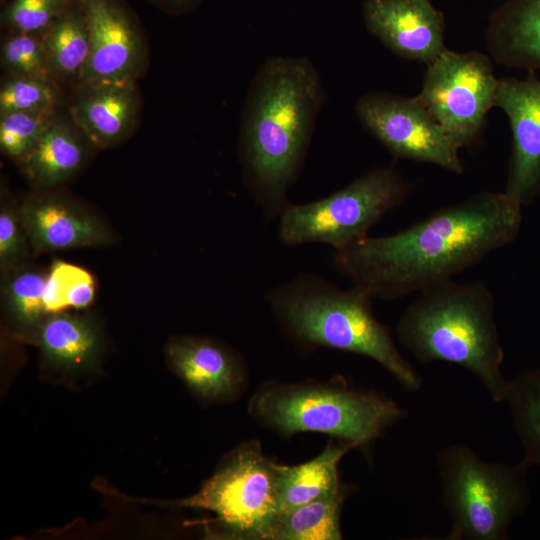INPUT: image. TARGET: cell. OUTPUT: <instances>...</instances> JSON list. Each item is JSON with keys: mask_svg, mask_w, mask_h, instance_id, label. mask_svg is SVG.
<instances>
[{"mask_svg": "<svg viewBox=\"0 0 540 540\" xmlns=\"http://www.w3.org/2000/svg\"><path fill=\"white\" fill-rule=\"evenodd\" d=\"M69 0H12L5 11L11 33L42 35L68 9Z\"/></svg>", "mask_w": 540, "mask_h": 540, "instance_id": "obj_30", "label": "cell"}, {"mask_svg": "<svg viewBox=\"0 0 540 540\" xmlns=\"http://www.w3.org/2000/svg\"><path fill=\"white\" fill-rule=\"evenodd\" d=\"M498 80L486 54L446 49L427 65L417 97L461 149L479 139Z\"/></svg>", "mask_w": 540, "mask_h": 540, "instance_id": "obj_9", "label": "cell"}, {"mask_svg": "<svg viewBox=\"0 0 540 540\" xmlns=\"http://www.w3.org/2000/svg\"><path fill=\"white\" fill-rule=\"evenodd\" d=\"M30 255H32L31 247L21 221L19 204L2 188L0 202L1 276L28 261Z\"/></svg>", "mask_w": 540, "mask_h": 540, "instance_id": "obj_29", "label": "cell"}, {"mask_svg": "<svg viewBox=\"0 0 540 540\" xmlns=\"http://www.w3.org/2000/svg\"><path fill=\"white\" fill-rule=\"evenodd\" d=\"M351 445L330 443L312 460L285 466L276 463V488L279 515L342 489L338 464Z\"/></svg>", "mask_w": 540, "mask_h": 540, "instance_id": "obj_20", "label": "cell"}, {"mask_svg": "<svg viewBox=\"0 0 540 540\" xmlns=\"http://www.w3.org/2000/svg\"><path fill=\"white\" fill-rule=\"evenodd\" d=\"M266 300L281 328L298 344L363 355L406 389H420L422 378L396 347L389 327L375 317L373 299L360 289H342L301 273L272 288Z\"/></svg>", "mask_w": 540, "mask_h": 540, "instance_id": "obj_4", "label": "cell"}, {"mask_svg": "<svg viewBox=\"0 0 540 540\" xmlns=\"http://www.w3.org/2000/svg\"><path fill=\"white\" fill-rule=\"evenodd\" d=\"M58 109L12 112L0 115L2 153L21 165L57 114Z\"/></svg>", "mask_w": 540, "mask_h": 540, "instance_id": "obj_26", "label": "cell"}, {"mask_svg": "<svg viewBox=\"0 0 540 540\" xmlns=\"http://www.w3.org/2000/svg\"><path fill=\"white\" fill-rule=\"evenodd\" d=\"M166 354L177 375L205 399H228L245 382L246 368L241 357L212 339L175 337L168 343Z\"/></svg>", "mask_w": 540, "mask_h": 540, "instance_id": "obj_16", "label": "cell"}, {"mask_svg": "<svg viewBox=\"0 0 540 540\" xmlns=\"http://www.w3.org/2000/svg\"><path fill=\"white\" fill-rule=\"evenodd\" d=\"M363 16L369 32L404 59L429 65L447 49L443 15L430 0H367Z\"/></svg>", "mask_w": 540, "mask_h": 540, "instance_id": "obj_14", "label": "cell"}, {"mask_svg": "<svg viewBox=\"0 0 540 540\" xmlns=\"http://www.w3.org/2000/svg\"><path fill=\"white\" fill-rule=\"evenodd\" d=\"M252 415L283 435L317 432L353 448L368 445L406 412L392 399L343 385L268 384L251 399Z\"/></svg>", "mask_w": 540, "mask_h": 540, "instance_id": "obj_5", "label": "cell"}, {"mask_svg": "<svg viewBox=\"0 0 540 540\" xmlns=\"http://www.w3.org/2000/svg\"><path fill=\"white\" fill-rule=\"evenodd\" d=\"M96 285L86 269L63 260H54L47 270L44 304L48 314L67 308L84 309L94 300Z\"/></svg>", "mask_w": 540, "mask_h": 540, "instance_id": "obj_25", "label": "cell"}, {"mask_svg": "<svg viewBox=\"0 0 540 540\" xmlns=\"http://www.w3.org/2000/svg\"><path fill=\"white\" fill-rule=\"evenodd\" d=\"M486 46L498 64L540 69V0H509L503 5L491 20Z\"/></svg>", "mask_w": 540, "mask_h": 540, "instance_id": "obj_18", "label": "cell"}, {"mask_svg": "<svg viewBox=\"0 0 540 540\" xmlns=\"http://www.w3.org/2000/svg\"><path fill=\"white\" fill-rule=\"evenodd\" d=\"M32 255L115 245L117 235L98 214L76 199L53 190H37L19 204Z\"/></svg>", "mask_w": 540, "mask_h": 540, "instance_id": "obj_11", "label": "cell"}, {"mask_svg": "<svg viewBox=\"0 0 540 540\" xmlns=\"http://www.w3.org/2000/svg\"><path fill=\"white\" fill-rule=\"evenodd\" d=\"M344 490L301 505L275 520L269 540H339Z\"/></svg>", "mask_w": 540, "mask_h": 540, "instance_id": "obj_22", "label": "cell"}, {"mask_svg": "<svg viewBox=\"0 0 540 540\" xmlns=\"http://www.w3.org/2000/svg\"><path fill=\"white\" fill-rule=\"evenodd\" d=\"M52 79L77 85L90 54V33L82 9H67L42 35Z\"/></svg>", "mask_w": 540, "mask_h": 540, "instance_id": "obj_21", "label": "cell"}, {"mask_svg": "<svg viewBox=\"0 0 540 540\" xmlns=\"http://www.w3.org/2000/svg\"><path fill=\"white\" fill-rule=\"evenodd\" d=\"M324 101L318 72L303 57L267 59L251 84L242 118L239 159L246 190L269 219L290 203Z\"/></svg>", "mask_w": 540, "mask_h": 540, "instance_id": "obj_2", "label": "cell"}, {"mask_svg": "<svg viewBox=\"0 0 540 540\" xmlns=\"http://www.w3.org/2000/svg\"><path fill=\"white\" fill-rule=\"evenodd\" d=\"M1 67L6 74L53 80L41 35L10 33L1 45Z\"/></svg>", "mask_w": 540, "mask_h": 540, "instance_id": "obj_28", "label": "cell"}, {"mask_svg": "<svg viewBox=\"0 0 540 540\" xmlns=\"http://www.w3.org/2000/svg\"><path fill=\"white\" fill-rule=\"evenodd\" d=\"M504 401L524 451L522 461L540 466V367L509 380Z\"/></svg>", "mask_w": 540, "mask_h": 540, "instance_id": "obj_24", "label": "cell"}, {"mask_svg": "<svg viewBox=\"0 0 540 540\" xmlns=\"http://www.w3.org/2000/svg\"><path fill=\"white\" fill-rule=\"evenodd\" d=\"M441 503L451 518L447 540H505L529 502L528 466L485 461L465 445L439 451Z\"/></svg>", "mask_w": 540, "mask_h": 540, "instance_id": "obj_6", "label": "cell"}, {"mask_svg": "<svg viewBox=\"0 0 540 540\" xmlns=\"http://www.w3.org/2000/svg\"><path fill=\"white\" fill-rule=\"evenodd\" d=\"M355 110L363 127L395 158L463 173L460 148L417 96L370 92L359 97Z\"/></svg>", "mask_w": 540, "mask_h": 540, "instance_id": "obj_10", "label": "cell"}, {"mask_svg": "<svg viewBox=\"0 0 540 540\" xmlns=\"http://www.w3.org/2000/svg\"><path fill=\"white\" fill-rule=\"evenodd\" d=\"M174 1H182V0H174Z\"/></svg>", "mask_w": 540, "mask_h": 540, "instance_id": "obj_31", "label": "cell"}, {"mask_svg": "<svg viewBox=\"0 0 540 540\" xmlns=\"http://www.w3.org/2000/svg\"><path fill=\"white\" fill-rule=\"evenodd\" d=\"M410 184L393 167H378L321 199L291 204L278 220V237L288 246L308 243L345 249L408 197Z\"/></svg>", "mask_w": 540, "mask_h": 540, "instance_id": "obj_7", "label": "cell"}, {"mask_svg": "<svg viewBox=\"0 0 540 540\" xmlns=\"http://www.w3.org/2000/svg\"><path fill=\"white\" fill-rule=\"evenodd\" d=\"M58 84L49 79L6 74L0 88V115L58 109Z\"/></svg>", "mask_w": 540, "mask_h": 540, "instance_id": "obj_27", "label": "cell"}, {"mask_svg": "<svg viewBox=\"0 0 540 540\" xmlns=\"http://www.w3.org/2000/svg\"><path fill=\"white\" fill-rule=\"evenodd\" d=\"M93 149L70 116L57 112L20 168L37 190H53L84 168Z\"/></svg>", "mask_w": 540, "mask_h": 540, "instance_id": "obj_17", "label": "cell"}, {"mask_svg": "<svg viewBox=\"0 0 540 540\" xmlns=\"http://www.w3.org/2000/svg\"><path fill=\"white\" fill-rule=\"evenodd\" d=\"M1 296L6 314L20 330L32 335L48 314L44 304L47 270L29 260L1 276Z\"/></svg>", "mask_w": 540, "mask_h": 540, "instance_id": "obj_23", "label": "cell"}, {"mask_svg": "<svg viewBox=\"0 0 540 540\" xmlns=\"http://www.w3.org/2000/svg\"><path fill=\"white\" fill-rule=\"evenodd\" d=\"M140 112L136 82L76 85L68 115L98 149L115 147L134 131Z\"/></svg>", "mask_w": 540, "mask_h": 540, "instance_id": "obj_15", "label": "cell"}, {"mask_svg": "<svg viewBox=\"0 0 540 540\" xmlns=\"http://www.w3.org/2000/svg\"><path fill=\"white\" fill-rule=\"evenodd\" d=\"M494 107L507 116L512 151L505 193L521 205L540 192V79L528 71L524 79L498 80Z\"/></svg>", "mask_w": 540, "mask_h": 540, "instance_id": "obj_12", "label": "cell"}, {"mask_svg": "<svg viewBox=\"0 0 540 540\" xmlns=\"http://www.w3.org/2000/svg\"><path fill=\"white\" fill-rule=\"evenodd\" d=\"M396 336L419 362L456 364L473 374L495 402L504 401V350L494 296L484 282L451 279L421 291L398 319Z\"/></svg>", "mask_w": 540, "mask_h": 540, "instance_id": "obj_3", "label": "cell"}, {"mask_svg": "<svg viewBox=\"0 0 540 540\" xmlns=\"http://www.w3.org/2000/svg\"><path fill=\"white\" fill-rule=\"evenodd\" d=\"M180 505L213 512L233 538L269 540L279 516L276 463L263 454L258 442H246Z\"/></svg>", "mask_w": 540, "mask_h": 540, "instance_id": "obj_8", "label": "cell"}, {"mask_svg": "<svg viewBox=\"0 0 540 540\" xmlns=\"http://www.w3.org/2000/svg\"><path fill=\"white\" fill-rule=\"evenodd\" d=\"M90 33V54L80 83L136 82L146 50L129 15L116 0H81Z\"/></svg>", "mask_w": 540, "mask_h": 540, "instance_id": "obj_13", "label": "cell"}, {"mask_svg": "<svg viewBox=\"0 0 540 540\" xmlns=\"http://www.w3.org/2000/svg\"><path fill=\"white\" fill-rule=\"evenodd\" d=\"M33 337L45 360L66 371L92 367L101 352L99 327L88 315L64 311L47 314Z\"/></svg>", "mask_w": 540, "mask_h": 540, "instance_id": "obj_19", "label": "cell"}, {"mask_svg": "<svg viewBox=\"0 0 540 540\" xmlns=\"http://www.w3.org/2000/svg\"><path fill=\"white\" fill-rule=\"evenodd\" d=\"M521 207L505 192H478L396 233L368 235L335 251L333 264L372 299L420 293L512 243L520 231Z\"/></svg>", "mask_w": 540, "mask_h": 540, "instance_id": "obj_1", "label": "cell"}]
</instances>
